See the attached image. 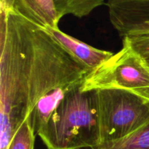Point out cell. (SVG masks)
<instances>
[{
	"label": "cell",
	"mask_w": 149,
	"mask_h": 149,
	"mask_svg": "<svg viewBox=\"0 0 149 149\" xmlns=\"http://www.w3.org/2000/svg\"><path fill=\"white\" fill-rule=\"evenodd\" d=\"M1 10V149L28 119L37 135L65 95L91 70L45 28Z\"/></svg>",
	"instance_id": "6da1fadb"
},
{
	"label": "cell",
	"mask_w": 149,
	"mask_h": 149,
	"mask_svg": "<svg viewBox=\"0 0 149 149\" xmlns=\"http://www.w3.org/2000/svg\"><path fill=\"white\" fill-rule=\"evenodd\" d=\"M47 149H86L100 144L95 90L67 93L37 134Z\"/></svg>",
	"instance_id": "7a4b0ae2"
},
{
	"label": "cell",
	"mask_w": 149,
	"mask_h": 149,
	"mask_svg": "<svg viewBox=\"0 0 149 149\" xmlns=\"http://www.w3.org/2000/svg\"><path fill=\"white\" fill-rule=\"evenodd\" d=\"M95 92L99 145L125 138L149 123V100L125 90Z\"/></svg>",
	"instance_id": "3957f363"
},
{
	"label": "cell",
	"mask_w": 149,
	"mask_h": 149,
	"mask_svg": "<svg viewBox=\"0 0 149 149\" xmlns=\"http://www.w3.org/2000/svg\"><path fill=\"white\" fill-rule=\"evenodd\" d=\"M113 89L130 92L149 100V66L144 58L123 41V47L90 71L82 91Z\"/></svg>",
	"instance_id": "277c9868"
},
{
	"label": "cell",
	"mask_w": 149,
	"mask_h": 149,
	"mask_svg": "<svg viewBox=\"0 0 149 149\" xmlns=\"http://www.w3.org/2000/svg\"><path fill=\"white\" fill-rule=\"evenodd\" d=\"M111 23L124 38L149 33V0H108Z\"/></svg>",
	"instance_id": "5b68a950"
},
{
	"label": "cell",
	"mask_w": 149,
	"mask_h": 149,
	"mask_svg": "<svg viewBox=\"0 0 149 149\" xmlns=\"http://www.w3.org/2000/svg\"><path fill=\"white\" fill-rule=\"evenodd\" d=\"M51 34L81 63L93 70L113 55L110 51L97 49L58 29H47Z\"/></svg>",
	"instance_id": "8992f818"
},
{
	"label": "cell",
	"mask_w": 149,
	"mask_h": 149,
	"mask_svg": "<svg viewBox=\"0 0 149 149\" xmlns=\"http://www.w3.org/2000/svg\"><path fill=\"white\" fill-rule=\"evenodd\" d=\"M12 10L45 29H58L61 20L54 0H15Z\"/></svg>",
	"instance_id": "52a82bcc"
},
{
	"label": "cell",
	"mask_w": 149,
	"mask_h": 149,
	"mask_svg": "<svg viewBox=\"0 0 149 149\" xmlns=\"http://www.w3.org/2000/svg\"><path fill=\"white\" fill-rule=\"evenodd\" d=\"M86 149H149V123L122 139Z\"/></svg>",
	"instance_id": "ba28073f"
},
{
	"label": "cell",
	"mask_w": 149,
	"mask_h": 149,
	"mask_svg": "<svg viewBox=\"0 0 149 149\" xmlns=\"http://www.w3.org/2000/svg\"><path fill=\"white\" fill-rule=\"evenodd\" d=\"M60 18L67 15L81 17L88 16L95 9L105 4V0H54Z\"/></svg>",
	"instance_id": "9c48e42d"
},
{
	"label": "cell",
	"mask_w": 149,
	"mask_h": 149,
	"mask_svg": "<svg viewBox=\"0 0 149 149\" xmlns=\"http://www.w3.org/2000/svg\"><path fill=\"white\" fill-rule=\"evenodd\" d=\"M36 133L28 119H26L13 135L7 149H34Z\"/></svg>",
	"instance_id": "30bf717a"
},
{
	"label": "cell",
	"mask_w": 149,
	"mask_h": 149,
	"mask_svg": "<svg viewBox=\"0 0 149 149\" xmlns=\"http://www.w3.org/2000/svg\"><path fill=\"white\" fill-rule=\"evenodd\" d=\"M123 41L141 56L149 55V33L129 35L125 36Z\"/></svg>",
	"instance_id": "8fae6325"
},
{
	"label": "cell",
	"mask_w": 149,
	"mask_h": 149,
	"mask_svg": "<svg viewBox=\"0 0 149 149\" xmlns=\"http://www.w3.org/2000/svg\"><path fill=\"white\" fill-rule=\"evenodd\" d=\"M15 0H0V7L5 10H12Z\"/></svg>",
	"instance_id": "7c38bea8"
},
{
	"label": "cell",
	"mask_w": 149,
	"mask_h": 149,
	"mask_svg": "<svg viewBox=\"0 0 149 149\" xmlns=\"http://www.w3.org/2000/svg\"><path fill=\"white\" fill-rule=\"evenodd\" d=\"M142 57L144 58L145 61H146V63L148 64V65L149 66V55H144V56H142Z\"/></svg>",
	"instance_id": "4fadbf2b"
}]
</instances>
